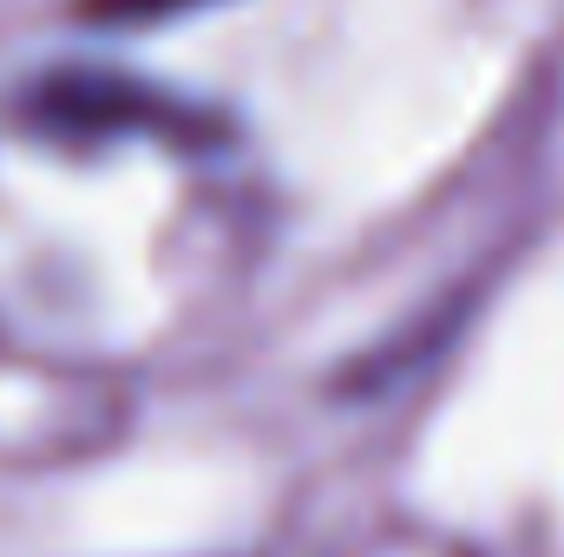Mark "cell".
<instances>
[{"instance_id": "obj_1", "label": "cell", "mask_w": 564, "mask_h": 557, "mask_svg": "<svg viewBox=\"0 0 564 557\" xmlns=\"http://www.w3.org/2000/svg\"><path fill=\"white\" fill-rule=\"evenodd\" d=\"M184 7H204V0H86L93 20H164V13H184Z\"/></svg>"}]
</instances>
